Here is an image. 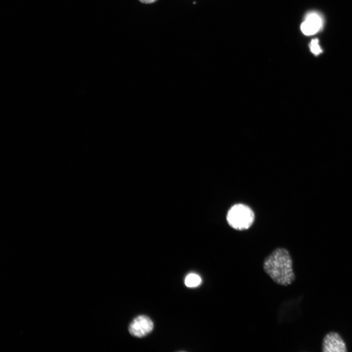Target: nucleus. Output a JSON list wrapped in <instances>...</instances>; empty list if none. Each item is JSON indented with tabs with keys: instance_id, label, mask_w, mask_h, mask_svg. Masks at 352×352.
I'll return each instance as SVG.
<instances>
[{
	"instance_id": "3",
	"label": "nucleus",
	"mask_w": 352,
	"mask_h": 352,
	"mask_svg": "<svg viewBox=\"0 0 352 352\" xmlns=\"http://www.w3.org/2000/svg\"><path fill=\"white\" fill-rule=\"evenodd\" d=\"M153 328V322L149 317L139 315L132 321L129 327V331L134 336L142 337L150 333Z\"/></svg>"
},
{
	"instance_id": "1",
	"label": "nucleus",
	"mask_w": 352,
	"mask_h": 352,
	"mask_svg": "<svg viewBox=\"0 0 352 352\" xmlns=\"http://www.w3.org/2000/svg\"><path fill=\"white\" fill-rule=\"evenodd\" d=\"M263 267L272 281L280 286H289L295 280L291 257L285 248L274 249L264 259Z\"/></svg>"
},
{
	"instance_id": "2",
	"label": "nucleus",
	"mask_w": 352,
	"mask_h": 352,
	"mask_svg": "<svg viewBox=\"0 0 352 352\" xmlns=\"http://www.w3.org/2000/svg\"><path fill=\"white\" fill-rule=\"evenodd\" d=\"M227 221L235 229L245 230L249 228L254 220V214L252 209L243 204H236L228 210Z\"/></svg>"
},
{
	"instance_id": "4",
	"label": "nucleus",
	"mask_w": 352,
	"mask_h": 352,
	"mask_svg": "<svg viewBox=\"0 0 352 352\" xmlns=\"http://www.w3.org/2000/svg\"><path fill=\"white\" fill-rule=\"evenodd\" d=\"M322 352H346L347 346L342 336L337 332L327 333L323 339Z\"/></svg>"
},
{
	"instance_id": "7",
	"label": "nucleus",
	"mask_w": 352,
	"mask_h": 352,
	"mask_svg": "<svg viewBox=\"0 0 352 352\" xmlns=\"http://www.w3.org/2000/svg\"><path fill=\"white\" fill-rule=\"evenodd\" d=\"M309 46L311 52L315 55H318L322 52L319 45V41L317 39L312 40Z\"/></svg>"
},
{
	"instance_id": "5",
	"label": "nucleus",
	"mask_w": 352,
	"mask_h": 352,
	"mask_svg": "<svg viewBox=\"0 0 352 352\" xmlns=\"http://www.w3.org/2000/svg\"><path fill=\"white\" fill-rule=\"evenodd\" d=\"M323 23V19L319 13L309 12L306 14L305 20L301 24V30L306 35H312L321 30Z\"/></svg>"
},
{
	"instance_id": "6",
	"label": "nucleus",
	"mask_w": 352,
	"mask_h": 352,
	"mask_svg": "<svg viewBox=\"0 0 352 352\" xmlns=\"http://www.w3.org/2000/svg\"><path fill=\"white\" fill-rule=\"evenodd\" d=\"M201 278L198 274L190 273L185 279V284L189 287H194L198 286L201 283Z\"/></svg>"
},
{
	"instance_id": "8",
	"label": "nucleus",
	"mask_w": 352,
	"mask_h": 352,
	"mask_svg": "<svg viewBox=\"0 0 352 352\" xmlns=\"http://www.w3.org/2000/svg\"><path fill=\"white\" fill-rule=\"evenodd\" d=\"M143 3H152L155 2L157 0H139Z\"/></svg>"
}]
</instances>
